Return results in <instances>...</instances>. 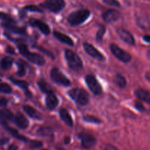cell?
<instances>
[{
	"label": "cell",
	"instance_id": "8fae6325",
	"mask_svg": "<svg viewBox=\"0 0 150 150\" xmlns=\"http://www.w3.org/2000/svg\"><path fill=\"white\" fill-rule=\"evenodd\" d=\"M117 33L120 38V39L122 40L124 42L126 43L129 44V45H135V39L133 38V35H131L130 32L127 31L126 29H123V28H119L117 29Z\"/></svg>",
	"mask_w": 150,
	"mask_h": 150
},
{
	"label": "cell",
	"instance_id": "ab89813d",
	"mask_svg": "<svg viewBox=\"0 0 150 150\" xmlns=\"http://www.w3.org/2000/svg\"><path fill=\"white\" fill-rule=\"evenodd\" d=\"M8 150H18V146L15 144H11L9 146Z\"/></svg>",
	"mask_w": 150,
	"mask_h": 150
},
{
	"label": "cell",
	"instance_id": "ba28073f",
	"mask_svg": "<svg viewBox=\"0 0 150 150\" xmlns=\"http://www.w3.org/2000/svg\"><path fill=\"white\" fill-rule=\"evenodd\" d=\"M85 81L88 87L92 93L95 94V95H99L102 93V86L93 75H87L85 78Z\"/></svg>",
	"mask_w": 150,
	"mask_h": 150
},
{
	"label": "cell",
	"instance_id": "f35d334b",
	"mask_svg": "<svg viewBox=\"0 0 150 150\" xmlns=\"http://www.w3.org/2000/svg\"><path fill=\"white\" fill-rule=\"evenodd\" d=\"M104 150H118L116 147H114V146H111V145H107L105 147Z\"/></svg>",
	"mask_w": 150,
	"mask_h": 150
},
{
	"label": "cell",
	"instance_id": "83f0119b",
	"mask_svg": "<svg viewBox=\"0 0 150 150\" xmlns=\"http://www.w3.org/2000/svg\"><path fill=\"white\" fill-rule=\"evenodd\" d=\"M0 20L5 23H16V21L11 16L3 12L0 11Z\"/></svg>",
	"mask_w": 150,
	"mask_h": 150
},
{
	"label": "cell",
	"instance_id": "7c38bea8",
	"mask_svg": "<svg viewBox=\"0 0 150 150\" xmlns=\"http://www.w3.org/2000/svg\"><path fill=\"white\" fill-rule=\"evenodd\" d=\"M103 19L106 23H113L118 20L120 17V13L117 10L111 9L103 13Z\"/></svg>",
	"mask_w": 150,
	"mask_h": 150
},
{
	"label": "cell",
	"instance_id": "f546056e",
	"mask_svg": "<svg viewBox=\"0 0 150 150\" xmlns=\"http://www.w3.org/2000/svg\"><path fill=\"white\" fill-rule=\"evenodd\" d=\"M83 121H85L86 122H89V123H93V124H100L101 121L97 117H94V116H84L83 117Z\"/></svg>",
	"mask_w": 150,
	"mask_h": 150
},
{
	"label": "cell",
	"instance_id": "2e32d148",
	"mask_svg": "<svg viewBox=\"0 0 150 150\" xmlns=\"http://www.w3.org/2000/svg\"><path fill=\"white\" fill-rule=\"evenodd\" d=\"M15 122V124L21 129H26L29 127V122L26 117L23 116L21 113H17L16 116H14L13 119Z\"/></svg>",
	"mask_w": 150,
	"mask_h": 150
},
{
	"label": "cell",
	"instance_id": "60d3db41",
	"mask_svg": "<svg viewBox=\"0 0 150 150\" xmlns=\"http://www.w3.org/2000/svg\"><path fill=\"white\" fill-rule=\"evenodd\" d=\"M143 39L145 42L150 43V35H144V36L143 37Z\"/></svg>",
	"mask_w": 150,
	"mask_h": 150
},
{
	"label": "cell",
	"instance_id": "5b68a950",
	"mask_svg": "<svg viewBox=\"0 0 150 150\" xmlns=\"http://www.w3.org/2000/svg\"><path fill=\"white\" fill-rule=\"evenodd\" d=\"M50 77L53 81L62 86H68L70 85V81L65 76V75L57 67H54L50 72Z\"/></svg>",
	"mask_w": 150,
	"mask_h": 150
},
{
	"label": "cell",
	"instance_id": "30bf717a",
	"mask_svg": "<svg viewBox=\"0 0 150 150\" xmlns=\"http://www.w3.org/2000/svg\"><path fill=\"white\" fill-rule=\"evenodd\" d=\"M83 47L85 52L88 55L92 57V58L96 59L99 60V61H104L105 60V57H103V55L98 49H96L92 45L88 43V42H84L83 45Z\"/></svg>",
	"mask_w": 150,
	"mask_h": 150
},
{
	"label": "cell",
	"instance_id": "ffe728a7",
	"mask_svg": "<svg viewBox=\"0 0 150 150\" xmlns=\"http://www.w3.org/2000/svg\"><path fill=\"white\" fill-rule=\"evenodd\" d=\"M3 127H4V128L5 129L7 132H9V133H10V135H11L12 136H13L14 138H16V139H18V140L22 141V142H29V140L27 139V138H26L25 136L21 135L20 133H18V130H16V129L13 128V127H10L8 125H4Z\"/></svg>",
	"mask_w": 150,
	"mask_h": 150
},
{
	"label": "cell",
	"instance_id": "52a82bcc",
	"mask_svg": "<svg viewBox=\"0 0 150 150\" xmlns=\"http://www.w3.org/2000/svg\"><path fill=\"white\" fill-rule=\"evenodd\" d=\"M109 47L113 55L121 62L127 63L131 60V56L130 55V54L125 51V50L122 49L117 45L112 43L110 45Z\"/></svg>",
	"mask_w": 150,
	"mask_h": 150
},
{
	"label": "cell",
	"instance_id": "74e56055",
	"mask_svg": "<svg viewBox=\"0 0 150 150\" xmlns=\"http://www.w3.org/2000/svg\"><path fill=\"white\" fill-rule=\"evenodd\" d=\"M6 51H7V53H9V54H15V50L10 46H7V48H6Z\"/></svg>",
	"mask_w": 150,
	"mask_h": 150
},
{
	"label": "cell",
	"instance_id": "7402d4cb",
	"mask_svg": "<svg viewBox=\"0 0 150 150\" xmlns=\"http://www.w3.org/2000/svg\"><path fill=\"white\" fill-rule=\"evenodd\" d=\"M135 95L139 99L150 104V92L143 89H138L135 91Z\"/></svg>",
	"mask_w": 150,
	"mask_h": 150
},
{
	"label": "cell",
	"instance_id": "f1b7e54d",
	"mask_svg": "<svg viewBox=\"0 0 150 150\" xmlns=\"http://www.w3.org/2000/svg\"><path fill=\"white\" fill-rule=\"evenodd\" d=\"M13 91L11 86L6 83L0 82V93L4 94H10Z\"/></svg>",
	"mask_w": 150,
	"mask_h": 150
},
{
	"label": "cell",
	"instance_id": "4316f807",
	"mask_svg": "<svg viewBox=\"0 0 150 150\" xmlns=\"http://www.w3.org/2000/svg\"><path fill=\"white\" fill-rule=\"evenodd\" d=\"M114 83L120 88H125L127 85V81L125 78L120 74H117L114 77Z\"/></svg>",
	"mask_w": 150,
	"mask_h": 150
},
{
	"label": "cell",
	"instance_id": "836d02e7",
	"mask_svg": "<svg viewBox=\"0 0 150 150\" xmlns=\"http://www.w3.org/2000/svg\"><path fill=\"white\" fill-rule=\"evenodd\" d=\"M105 4L113 7H120V4L117 0H102Z\"/></svg>",
	"mask_w": 150,
	"mask_h": 150
},
{
	"label": "cell",
	"instance_id": "8992f818",
	"mask_svg": "<svg viewBox=\"0 0 150 150\" xmlns=\"http://www.w3.org/2000/svg\"><path fill=\"white\" fill-rule=\"evenodd\" d=\"M40 7L57 13L65 7V1L64 0H45L43 3L40 4Z\"/></svg>",
	"mask_w": 150,
	"mask_h": 150
},
{
	"label": "cell",
	"instance_id": "e575fe53",
	"mask_svg": "<svg viewBox=\"0 0 150 150\" xmlns=\"http://www.w3.org/2000/svg\"><path fill=\"white\" fill-rule=\"evenodd\" d=\"M29 143H30V146L32 148L40 147L42 145V142H39V141H29Z\"/></svg>",
	"mask_w": 150,
	"mask_h": 150
},
{
	"label": "cell",
	"instance_id": "277c9868",
	"mask_svg": "<svg viewBox=\"0 0 150 150\" xmlns=\"http://www.w3.org/2000/svg\"><path fill=\"white\" fill-rule=\"evenodd\" d=\"M68 95L72 100L81 105H86L89 102V95L82 89H72L68 92Z\"/></svg>",
	"mask_w": 150,
	"mask_h": 150
},
{
	"label": "cell",
	"instance_id": "ac0fdd59",
	"mask_svg": "<svg viewBox=\"0 0 150 150\" xmlns=\"http://www.w3.org/2000/svg\"><path fill=\"white\" fill-rule=\"evenodd\" d=\"M54 36L59 41L62 42V43L66 44V45H70V46H73V45H74V42H73V40H72L69 36L62 33V32H58V31H54Z\"/></svg>",
	"mask_w": 150,
	"mask_h": 150
},
{
	"label": "cell",
	"instance_id": "b9f144b4",
	"mask_svg": "<svg viewBox=\"0 0 150 150\" xmlns=\"http://www.w3.org/2000/svg\"><path fill=\"white\" fill-rule=\"evenodd\" d=\"M145 78H146V79L148 81L150 82V70L149 71L146 72V74H145Z\"/></svg>",
	"mask_w": 150,
	"mask_h": 150
},
{
	"label": "cell",
	"instance_id": "484cf974",
	"mask_svg": "<svg viewBox=\"0 0 150 150\" xmlns=\"http://www.w3.org/2000/svg\"><path fill=\"white\" fill-rule=\"evenodd\" d=\"M18 67V70L17 72V76L19 77H23L25 76L26 72V67H27V64H26L24 61L21 59H19L17 62Z\"/></svg>",
	"mask_w": 150,
	"mask_h": 150
},
{
	"label": "cell",
	"instance_id": "9a60e30c",
	"mask_svg": "<svg viewBox=\"0 0 150 150\" xmlns=\"http://www.w3.org/2000/svg\"><path fill=\"white\" fill-rule=\"evenodd\" d=\"M29 23H30L31 26L38 28L44 35H48L50 33V28L48 25L42 22V21L38 20V19L32 18L29 20Z\"/></svg>",
	"mask_w": 150,
	"mask_h": 150
},
{
	"label": "cell",
	"instance_id": "4fadbf2b",
	"mask_svg": "<svg viewBox=\"0 0 150 150\" xmlns=\"http://www.w3.org/2000/svg\"><path fill=\"white\" fill-rule=\"evenodd\" d=\"M14 119V114L10 110L3 108L0 110V125L2 126L8 125L9 122L13 121Z\"/></svg>",
	"mask_w": 150,
	"mask_h": 150
},
{
	"label": "cell",
	"instance_id": "d590c367",
	"mask_svg": "<svg viewBox=\"0 0 150 150\" xmlns=\"http://www.w3.org/2000/svg\"><path fill=\"white\" fill-rule=\"evenodd\" d=\"M8 100L4 97H0V108H4L7 105Z\"/></svg>",
	"mask_w": 150,
	"mask_h": 150
},
{
	"label": "cell",
	"instance_id": "6da1fadb",
	"mask_svg": "<svg viewBox=\"0 0 150 150\" xmlns=\"http://www.w3.org/2000/svg\"><path fill=\"white\" fill-rule=\"evenodd\" d=\"M18 49L19 52H20V54L22 56L26 57L29 62H31L33 64H35L39 66H42L45 64V61L43 57L40 55V54H37V53L30 52L29 49H28L27 46L25 44H18Z\"/></svg>",
	"mask_w": 150,
	"mask_h": 150
},
{
	"label": "cell",
	"instance_id": "5bb4252c",
	"mask_svg": "<svg viewBox=\"0 0 150 150\" xmlns=\"http://www.w3.org/2000/svg\"><path fill=\"white\" fill-rule=\"evenodd\" d=\"M59 104V100L57 97L54 94V92H50L46 94V98H45V105L46 108L50 111L55 109Z\"/></svg>",
	"mask_w": 150,
	"mask_h": 150
},
{
	"label": "cell",
	"instance_id": "9c48e42d",
	"mask_svg": "<svg viewBox=\"0 0 150 150\" xmlns=\"http://www.w3.org/2000/svg\"><path fill=\"white\" fill-rule=\"evenodd\" d=\"M79 136L81 142V146L84 149H90L96 144V139L90 133H81Z\"/></svg>",
	"mask_w": 150,
	"mask_h": 150
},
{
	"label": "cell",
	"instance_id": "7bdbcfd3",
	"mask_svg": "<svg viewBox=\"0 0 150 150\" xmlns=\"http://www.w3.org/2000/svg\"><path fill=\"white\" fill-rule=\"evenodd\" d=\"M8 142L7 139H0V144H4Z\"/></svg>",
	"mask_w": 150,
	"mask_h": 150
},
{
	"label": "cell",
	"instance_id": "8d00e7d4",
	"mask_svg": "<svg viewBox=\"0 0 150 150\" xmlns=\"http://www.w3.org/2000/svg\"><path fill=\"white\" fill-rule=\"evenodd\" d=\"M135 107L137 108V110L140 111H145V108L144 106L143 105V104L140 102H136L135 103Z\"/></svg>",
	"mask_w": 150,
	"mask_h": 150
},
{
	"label": "cell",
	"instance_id": "603a6c76",
	"mask_svg": "<svg viewBox=\"0 0 150 150\" xmlns=\"http://www.w3.org/2000/svg\"><path fill=\"white\" fill-rule=\"evenodd\" d=\"M9 79L11 81L12 83H14L15 85H16V86H18V87H20L21 89H23V90L25 91V92H26V95H27L28 93V95H29V96H31V94L29 93V83H28L27 82L25 81L18 80V79H14V78L13 77H10Z\"/></svg>",
	"mask_w": 150,
	"mask_h": 150
},
{
	"label": "cell",
	"instance_id": "cb8c5ba5",
	"mask_svg": "<svg viewBox=\"0 0 150 150\" xmlns=\"http://www.w3.org/2000/svg\"><path fill=\"white\" fill-rule=\"evenodd\" d=\"M38 87H39V89H40V90L42 91L43 93L48 94V93H50V92H53L52 88L51 87V86H50V85L48 84V83H47L45 81L42 80V79L38 81Z\"/></svg>",
	"mask_w": 150,
	"mask_h": 150
},
{
	"label": "cell",
	"instance_id": "e0dca14e",
	"mask_svg": "<svg viewBox=\"0 0 150 150\" xmlns=\"http://www.w3.org/2000/svg\"><path fill=\"white\" fill-rule=\"evenodd\" d=\"M2 26L9 32L18 35H26V30L24 27H19L16 25V23H2Z\"/></svg>",
	"mask_w": 150,
	"mask_h": 150
},
{
	"label": "cell",
	"instance_id": "4dcf8cb0",
	"mask_svg": "<svg viewBox=\"0 0 150 150\" xmlns=\"http://www.w3.org/2000/svg\"><path fill=\"white\" fill-rule=\"evenodd\" d=\"M105 33V27L104 26H100L99 29L98 30L96 35V40L97 41H101L103 40L104 35Z\"/></svg>",
	"mask_w": 150,
	"mask_h": 150
},
{
	"label": "cell",
	"instance_id": "3957f363",
	"mask_svg": "<svg viewBox=\"0 0 150 150\" xmlns=\"http://www.w3.org/2000/svg\"><path fill=\"white\" fill-rule=\"evenodd\" d=\"M90 11L89 10H79L73 12L67 17V22L72 26H78L86 21L90 16Z\"/></svg>",
	"mask_w": 150,
	"mask_h": 150
},
{
	"label": "cell",
	"instance_id": "1f68e13d",
	"mask_svg": "<svg viewBox=\"0 0 150 150\" xmlns=\"http://www.w3.org/2000/svg\"><path fill=\"white\" fill-rule=\"evenodd\" d=\"M38 134L42 136H48L51 135V130L48 127H41L38 130Z\"/></svg>",
	"mask_w": 150,
	"mask_h": 150
},
{
	"label": "cell",
	"instance_id": "7a4b0ae2",
	"mask_svg": "<svg viewBox=\"0 0 150 150\" xmlns=\"http://www.w3.org/2000/svg\"><path fill=\"white\" fill-rule=\"evenodd\" d=\"M67 65L73 71H80L83 68V62L76 53L71 50H66L64 53Z\"/></svg>",
	"mask_w": 150,
	"mask_h": 150
},
{
	"label": "cell",
	"instance_id": "d4e9b609",
	"mask_svg": "<svg viewBox=\"0 0 150 150\" xmlns=\"http://www.w3.org/2000/svg\"><path fill=\"white\" fill-rule=\"evenodd\" d=\"M14 62V59L10 57H5L1 59V67L2 70H9L13 65Z\"/></svg>",
	"mask_w": 150,
	"mask_h": 150
},
{
	"label": "cell",
	"instance_id": "d6a6232c",
	"mask_svg": "<svg viewBox=\"0 0 150 150\" xmlns=\"http://www.w3.org/2000/svg\"><path fill=\"white\" fill-rule=\"evenodd\" d=\"M25 10H27V11H31V12H37V13H42V10H41L40 7H38V6L35 5H28L24 7Z\"/></svg>",
	"mask_w": 150,
	"mask_h": 150
},
{
	"label": "cell",
	"instance_id": "44dd1931",
	"mask_svg": "<svg viewBox=\"0 0 150 150\" xmlns=\"http://www.w3.org/2000/svg\"><path fill=\"white\" fill-rule=\"evenodd\" d=\"M59 116L61 120H62L66 125H67L70 126V127H73V119H72L70 114H69V112L65 109V108H62V109H60Z\"/></svg>",
	"mask_w": 150,
	"mask_h": 150
},
{
	"label": "cell",
	"instance_id": "f6af8a7d",
	"mask_svg": "<svg viewBox=\"0 0 150 150\" xmlns=\"http://www.w3.org/2000/svg\"><path fill=\"white\" fill-rule=\"evenodd\" d=\"M42 150H47V149H42Z\"/></svg>",
	"mask_w": 150,
	"mask_h": 150
},
{
	"label": "cell",
	"instance_id": "d6986e66",
	"mask_svg": "<svg viewBox=\"0 0 150 150\" xmlns=\"http://www.w3.org/2000/svg\"><path fill=\"white\" fill-rule=\"evenodd\" d=\"M23 109L26 112V114H28L30 117H32V119H35V120H40L42 119V115L35 108H33L31 105H24L23 106Z\"/></svg>",
	"mask_w": 150,
	"mask_h": 150
},
{
	"label": "cell",
	"instance_id": "ee69618b",
	"mask_svg": "<svg viewBox=\"0 0 150 150\" xmlns=\"http://www.w3.org/2000/svg\"><path fill=\"white\" fill-rule=\"evenodd\" d=\"M147 57H148V59L150 60V49L147 51Z\"/></svg>",
	"mask_w": 150,
	"mask_h": 150
}]
</instances>
